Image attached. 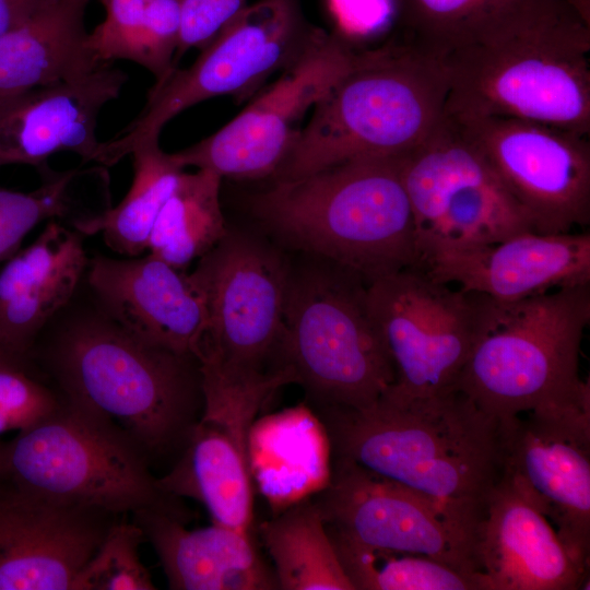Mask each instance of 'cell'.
<instances>
[{"instance_id":"obj_26","label":"cell","mask_w":590,"mask_h":590,"mask_svg":"<svg viewBox=\"0 0 590 590\" xmlns=\"http://www.w3.org/2000/svg\"><path fill=\"white\" fill-rule=\"evenodd\" d=\"M158 486L178 498L202 504L213 523L250 533L252 480L247 441L201 418Z\"/></svg>"},{"instance_id":"obj_2","label":"cell","mask_w":590,"mask_h":590,"mask_svg":"<svg viewBox=\"0 0 590 590\" xmlns=\"http://www.w3.org/2000/svg\"><path fill=\"white\" fill-rule=\"evenodd\" d=\"M314 412L332 458L415 491L476 529L500 477L499 420L464 392L405 397L388 390L364 409Z\"/></svg>"},{"instance_id":"obj_37","label":"cell","mask_w":590,"mask_h":590,"mask_svg":"<svg viewBox=\"0 0 590 590\" xmlns=\"http://www.w3.org/2000/svg\"><path fill=\"white\" fill-rule=\"evenodd\" d=\"M246 5L247 0H184L175 66L187 50L205 46Z\"/></svg>"},{"instance_id":"obj_12","label":"cell","mask_w":590,"mask_h":590,"mask_svg":"<svg viewBox=\"0 0 590 590\" xmlns=\"http://www.w3.org/2000/svg\"><path fill=\"white\" fill-rule=\"evenodd\" d=\"M485 300V295L436 281L417 266L368 283V309L396 370L389 390L429 397L456 388Z\"/></svg>"},{"instance_id":"obj_14","label":"cell","mask_w":590,"mask_h":590,"mask_svg":"<svg viewBox=\"0 0 590 590\" xmlns=\"http://www.w3.org/2000/svg\"><path fill=\"white\" fill-rule=\"evenodd\" d=\"M357 55L340 35L320 28L273 84L216 132L172 153L175 161L184 169H209L222 178H271L292 149L305 115Z\"/></svg>"},{"instance_id":"obj_18","label":"cell","mask_w":590,"mask_h":590,"mask_svg":"<svg viewBox=\"0 0 590 590\" xmlns=\"http://www.w3.org/2000/svg\"><path fill=\"white\" fill-rule=\"evenodd\" d=\"M84 283L101 308L137 339L199 356L208 330L204 298L186 270L154 255L88 260Z\"/></svg>"},{"instance_id":"obj_7","label":"cell","mask_w":590,"mask_h":590,"mask_svg":"<svg viewBox=\"0 0 590 590\" xmlns=\"http://www.w3.org/2000/svg\"><path fill=\"white\" fill-rule=\"evenodd\" d=\"M308 256L291 263L282 354L312 411L364 409L396 382V370L367 305V283L352 271Z\"/></svg>"},{"instance_id":"obj_22","label":"cell","mask_w":590,"mask_h":590,"mask_svg":"<svg viewBox=\"0 0 590 590\" xmlns=\"http://www.w3.org/2000/svg\"><path fill=\"white\" fill-rule=\"evenodd\" d=\"M84 235L50 220L36 239L0 270V350L30 367V353L44 328L73 298L90 258Z\"/></svg>"},{"instance_id":"obj_39","label":"cell","mask_w":590,"mask_h":590,"mask_svg":"<svg viewBox=\"0 0 590 590\" xmlns=\"http://www.w3.org/2000/svg\"><path fill=\"white\" fill-rule=\"evenodd\" d=\"M0 363H13V364H19V365H23L14 359H12L11 357H9L5 353H3L1 350H0ZM25 366V365H23Z\"/></svg>"},{"instance_id":"obj_25","label":"cell","mask_w":590,"mask_h":590,"mask_svg":"<svg viewBox=\"0 0 590 590\" xmlns=\"http://www.w3.org/2000/svg\"><path fill=\"white\" fill-rule=\"evenodd\" d=\"M92 0H46L0 37V95L69 81L103 66L87 47Z\"/></svg>"},{"instance_id":"obj_28","label":"cell","mask_w":590,"mask_h":590,"mask_svg":"<svg viewBox=\"0 0 590 590\" xmlns=\"http://www.w3.org/2000/svg\"><path fill=\"white\" fill-rule=\"evenodd\" d=\"M39 186L16 191L0 186V263L21 249L27 234L44 221L58 220L71 227L111 204L110 178L99 166L38 173Z\"/></svg>"},{"instance_id":"obj_27","label":"cell","mask_w":590,"mask_h":590,"mask_svg":"<svg viewBox=\"0 0 590 590\" xmlns=\"http://www.w3.org/2000/svg\"><path fill=\"white\" fill-rule=\"evenodd\" d=\"M411 37L405 43L441 58L495 39L551 13L564 0H394Z\"/></svg>"},{"instance_id":"obj_24","label":"cell","mask_w":590,"mask_h":590,"mask_svg":"<svg viewBox=\"0 0 590 590\" xmlns=\"http://www.w3.org/2000/svg\"><path fill=\"white\" fill-rule=\"evenodd\" d=\"M251 480L281 511L323 489L331 477L327 432L307 405L255 421L247 436Z\"/></svg>"},{"instance_id":"obj_6","label":"cell","mask_w":590,"mask_h":590,"mask_svg":"<svg viewBox=\"0 0 590 590\" xmlns=\"http://www.w3.org/2000/svg\"><path fill=\"white\" fill-rule=\"evenodd\" d=\"M590 284L516 302L486 296L481 329L456 388L497 420L590 400L579 375Z\"/></svg>"},{"instance_id":"obj_16","label":"cell","mask_w":590,"mask_h":590,"mask_svg":"<svg viewBox=\"0 0 590 590\" xmlns=\"http://www.w3.org/2000/svg\"><path fill=\"white\" fill-rule=\"evenodd\" d=\"M312 500L330 533L370 547L422 554L479 578L476 529L415 491L332 458L330 481Z\"/></svg>"},{"instance_id":"obj_10","label":"cell","mask_w":590,"mask_h":590,"mask_svg":"<svg viewBox=\"0 0 590 590\" xmlns=\"http://www.w3.org/2000/svg\"><path fill=\"white\" fill-rule=\"evenodd\" d=\"M319 30L306 19L300 0L247 4L189 67H175L155 81L139 114L115 137L101 141L98 164L111 167L138 146L158 141L172 119L199 103L219 96L250 97L292 63Z\"/></svg>"},{"instance_id":"obj_32","label":"cell","mask_w":590,"mask_h":590,"mask_svg":"<svg viewBox=\"0 0 590 590\" xmlns=\"http://www.w3.org/2000/svg\"><path fill=\"white\" fill-rule=\"evenodd\" d=\"M329 535L354 590H482L476 576L428 556L370 547L330 532Z\"/></svg>"},{"instance_id":"obj_11","label":"cell","mask_w":590,"mask_h":590,"mask_svg":"<svg viewBox=\"0 0 590 590\" xmlns=\"http://www.w3.org/2000/svg\"><path fill=\"white\" fill-rule=\"evenodd\" d=\"M400 164L413 212L416 266L440 252L534 232L527 212L449 117L401 155Z\"/></svg>"},{"instance_id":"obj_9","label":"cell","mask_w":590,"mask_h":590,"mask_svg":"<svg viewBox=\"0 0 590 590\" xmlns=\"http://www.w3.org/2000/svg\"><path fill=\"white\" fill-rule=\"evenodd\" d=\"M291 262L257 236L228 229L189 276L202 294L208 330L201 367L232 384L280 389L296 384L282 354Z\"/></svg>"},{"instance_id":"obj_4","label":"cell","mask_w":590,"mask_h":590,"mask_svg":"<svg viewBox=\"0 0 590 590\" xmlns=\"http://www.w3.org/2000/svg\"><path fill=\"white\" fill-rule=\"evenodd\" d=\"M449 80L441 58L403 44L358 52L315 104L273 182L352 160L400 156L444 121Z\"/></svg>"},{"instance_id":"obj_20","label":"cell","mask_w":590,"mask_h":590,"mask_svg":"<svg viewBox=\"0 0 590 590\" xmlns=\"http://www.w3.org/2000/svg\"><path fill=\"white\" fill-rule=\"evenodd\" d=\"M417 267L464 292L516 302L590 284V234L524 232L492 245L440 252Z\"/></svg>"},{"instance_id":"obj_38","label":"cell","mask_w":590,"mask_h":590,"mask_svg":"<svg viewBox=\"0 0 590 590\" xmlns=\"http://www.w3.org/2000/svg\"><path fill=\"white\" fill-rule=\"evenodd\" d=\"M46 0H0V37L25 23Z\"/></svg>"},{"instance_id":"obj_35","label":"cell","mask_w":590,"mask_h":590,"mask_svg":"<svg viewBox=\"0 0 590 590\" xmlns=\"http://www.w3.org/2000/svg\"><path fill=\"white\" fill-rule=\"evenodd\" d=\"M105 19L88 32L87 47L104 64L115 60L139 63L145 0H101Z\"/></svg>"},{"instance_id":"obj_36","label":"cell","mask_w":590,"mask_h":590,"mask_svg":"<svg viewBox=\"0 0 590 590\" xmlns=\"http://www.w3.org/2000/svg\"><path fill=\"white\" fill-rule=\"evenodd\" d=\"M184 0H145L139 66L155 81L175 67L179 44Z\"/></svg>"},{"instance_id":"obj_3","label":"cell","mask_w":590,"mask_h":590,"mask_svg":"<svg viewBox=\"0 0 590 590\" xmlns=\"http://www.w3.org/2000/svg\"><path fill=\"white\" fill-rule=\"evenodd\" d=\"M400 156L352 160L272 182L253 197L251 211L287 246L368 284L417 263Z\"/></svg>"},{"instance_id":"obj_17","label":"cell","mask_w":590,"mask_h":590,"mask_svg":"<svg viewBox=\"0 0 590 590\" xmlns=\"http://www.w3.org/2000/svg\"><path fill=\"white\" fill-rule=\"evenodd\" d=\"M123 517L0 482V590H78Z\"/></svg>"},{"instance_id":"obj_5","label":"cell","mask_w":590,"mask_h":590,"mask_svg":"<svg viewBox=\"0 0 590 590\" xmlns=\"http://www.w3.org/2000/svg\"><path fill=\"white\" fill-rule=\"evenodd\" d=\"M441 60L447 116L515 118L590 135V25L570 7Z\"/></svg>"},{"instance_id":"obj_31","label":"cell","mask_w":590,"mask_h":590,"mask_svg":"<svg viewBox=\"0 0 590 590\" xmlns=\"http://www.w3.org/2000/svg\"><path fill=\"white\" fill-rule=\"evenodd\" d=\"M133 177L122 200L74 229L84 236L101 234L113 251L135 257L148 250L153 224L185 170L158 141L131 152Z\"/></svg>"},{"instance_id":"obj_1","label":"cell","mask_w":590,"mask_h":590,"mask_svg":"<svg viewBox=\"0 0 590 590\" xmlns=\"http://www.w3.org/2000/svg\"><path fill=\"white\" fill-rule=\"evenodd\" d=\"M28 365L64 401L125 434L151 464L175 461L203 415L199 358L130 334L84 281L38 335Z\"/></svg>"},{"instance_id":"obj_8","label":"cell","mask_w":590,"mask_h":590,"mask_svg":"<svg viewBox=\"0 0 590 590\" xmlns=\"http://www.w3.org/2000/svg\"><path fill=\"white\" fill-rule=\"evenodd\" d=\"M142 450L125 434L67 401L0 441V482L118 515L158 511L188 523L192 512L163 491Z\"/></svg>"},{"instance_id":"obj_19","label":"cell","mask_w":590,"mask_h":590,"mask_svg":"<svg viewBox=\"0 0 590 590\" xmlns=\"http://www.w3.org/2000/svg\"><path fill=\"white\" fill-rule=\"evenodd\" d=\"M128 75L113 64L85 75L0 95V167L28 165L39 173L51 156L71 152L97 164V122Z\"/></svg>"},{"instance_id":"obj_30","label":"cell","mask_w":590,"mask_h":590,"mask_svg":"<svg viewBox=\"0 0 590 590\" xmlns=\"http://www.w3.org/2000/svg\"><path fill=\"white\" fill-rule=\"evenodd\" d=\"M222 179L209 169L184 170L153 224L148 251L187 270L213 249L229 229L221 206Z\"/></svg>"},{"instance_id":"obj_23","label":"cell","mask_w":590,"mask_h":590,"mask_svg":"<svg viewBox=\"0 0 590 590\" xmlns=\"http://www.w3.org/2000/svg\"><path fill=\"white\" fill-rule=\"evenodd\" d=\"M132 521L157 554L169 589H279L250 533L217 523L188 529L182 520L153 510L132 515Z\"/></svg>"},{"instance_id":"obj_29","label":"cell","mask_w":590,"mask_h":590,"mask_svg":"<svg viewBox=\"0 0 590 590\" xmlns=\"http://www.w3.org/2000/svg\"><path fill=\"white\" fill-rule=\"evenodd\" d=\"M282 590H354L324 520L311 498L279 511L259 527Z\"/></svg>"},{"instance_id":"obj_15","label":"cell","mask_w":590,"mask_h":590,"mask_svg":"<svg viewBox=\"0 0 590 590\" xmlns=\"http://www.w3.org/2000/svg\"><path fill=\"white\" fill-rule=\"evenodd\" d=\"M447 117L527 212L535 233L590 224L589 135L515 118Z\"/></svg>"},{"instance_id":"obj_34","label":"cell","mask_w":590,"mask_h":590,"mask_svg":"<svg viewBox=\"0 0 590 590\" xmlns=\"http://www.w3.org/2000/svg\"><path fill=\"white\" fill-rule=\"evenodd\" d=\"M62 401L59 392L31 368L0 363V436L32 427Z\"/></svg>"},{"instance_id":"obj_21","label":"cell","mask_w":590,"mask_h":590,"mask_svg":"<svg viewBox=\"0 0 590 590\" xmlns=\"http://www.w3.org/2000/svg\"><path fill=\"white\" fill-rule=\"evenodd\" d=\"M474 555L482 590H576L588 578L547 519L500 480L477 523Z\"/></svg>"},{"instance_id":"obj_33","label":"cell","mask_w":590,"mask_h":590,"mask_svg":"<svg viewBox=\"0 0 590 590\" xmlns=\"http://www.w3.org/2000/svg\"><path fill=\"white\" fill-rule=\"evenodd\" d=\"M144 541L141 529L125 517L116 522L88 562L78 582V590H154L139 546Z\"/></svg>"},{"instance_id":"obj_13","label":"cell","mask_w":590,"mask_h":590,"mask_svg":"<svg viewBox=\"0 0 590 590\" xmlns=\"http://www.w3.org/2000/svg\"><path fill=\"white\" fill-rule=\"evenodd\" d=\"M499 480L547 519L588 574L590 400L499 420Z\"/></svg>"}]
</instances>
